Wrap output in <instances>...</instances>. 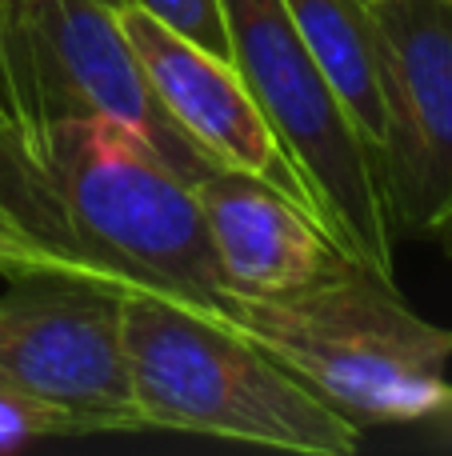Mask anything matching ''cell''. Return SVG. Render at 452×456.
I'll use <instances>...</instances> for the list:
<instances>
[{"mask_svg": "<svg viewBox=\"0 0 452 456\" xmlns=\"http://www.w3.org/2000/svg\"><path fill=\"white\" fill-rule=\"evenodd\" d=\"M4 4H12V0H0V8H4Z\"/></svg>", "mask_w": 452, "mask_h": 456, "instance_id": "9a60e30c", "label": "cell"}, {"mask_svg": "<svg viewBox=\"0 0 452 456\" xmlns=\"http://www.w3.org/2000/svg\"><path fill=\"white\" fill-rule=\"evenodd\" d=\"M229 329L357 425L424 420L452 401V329L413 313L397 276L357 256H341L293 292H232Z\"/></svg>", "mask_w": 452, "mask_h": 456, "instance_id": "7a4b0ae2", "label": "cell"}, {"mask_svg": "<svg viewBox=\"0 0 452 456\" xmlns=\"http://www.w3.org/2000/svg\"><path fill=\"white\" fill-rule=\"evenodd\" d=\"M85 273H32L0 297V377L69 409L88 433H136L125 361V297Z\"/></svg>", "mask_w": 452, "mask_h": 456, "instance_id": "8992f818", "label": "cell"}, {"mask_svg": "<svg viewBox=\"0 0 452 456\" xmlns=\"http://www.w3.org/2000/svg\"><path fill=\"white\" fill-rule=\"evenodd\" d=\"M381 48L376 181L392 228L429 236L452 213V0H368Z\"/></svg>", "mask_w": 452, "mask_h": 456, "instance_id": "52a82bcc", "label": "cell"}, {"mask_svg": "<svg viewBox=\"0 0 452 456\" xmlns=\"http://www.w3.org/2000/svg\"><path fill=\"white\" fill-rule=\"evenodd\" d=\"M125 361L141 428L197 433L304 456H349L360 425L296 380L285 364L205 313L125 297Z\"/></svg>", "mask_w": 452, "mask_h": 456, "instance_id": "3957f363", "label": "cell"}, {"mask_svg": "<svg viewBox=\"0 0 452 456\" xmlns=\"http://www.w3.org/2000/svg\"><path fill=\"white\" fill-rule=\"evenodd\" d=\"M229 61L269 117L277 141L309 181L317 221L336 248L397 276V228L373 152L352 128L333 80L304 45L285 0H216Z\"/></svg>", "mask_w": 452, "mask_h": 456, "instance_id": "277c9868", "label": "cell"}, {"mask_svg": "<svg viewBox=\"0 0 452 456\" xmlns=\"http://www.w3.org/2000/svg\"><path fill=\"white\" fill-rule=\"evenodd\" d=\"M48 436H88V428L69 409H56L0 377V449H20L32 441H48Z\"/></svg>", "mask_w": 452, "mask_h": 456, "instance_id": "8fae6325", "label": "cell"}, {"mask_svg": "<svg viewBox=\"0 0 452 456\" xmlns=\"http://www.w3.org/2000/svg\"><path fill=\"white\" fill-rule=\"evenodd\" d=\"M32 273H80V268H72L64 256L44 248L12 213L0 208V276L4 281H20V276H32Z\"/></svg>", "mask_w": 452, "mask_h": 456, "instance_id": "4fadbf2b", "label": "cell"}, {"mask_svg": "<svg viewBox=\"0 0 452 456\" xmlns=\"http://www.w3.org/2000/svg\"><path fill=\"white\" fill-rule=\"evenodd\" d=\"M117 20L128 48L141 61V72L157 104L168 112V120L181 128L184 141L200 157L213 165L245 168V173L261 176L317 216L309 181L293 165L285 144L277 141L269 117L240 80L237 64L192 45L184 32H176L173 24L152 16L136 0H120Z\"/></svg>", "mask_w": 452, "mask_h": 456, "instance_id": "ba28073f", "label": "cell"}, {"mask_svg": "<svg viewBox=\"0 0 452 456\" xmlns=\"http://www.w3.org/2000/svg\"><path fill=\"white\" fill-rule=\"evenodd\" d=\"M192 192L205 213L221 281L237 297L293 292L349 256L309 208L245 168H208L192 181Z\"/></svg>", "mask_w": 452, "mask_h": 456, "instance_id": "9c48e42d", "label": "cell"}, {"mask_svg": "<svg viewBox=\"0 0 452 456\" xmlns=\"http://www.w3.org/2000/svg\"><path fill=\"white\" fill-rule=\"evenodd\" d=\"M136 4H144L152 16H160L176 32H184L192 45L229 61V32H224L216 0H136Z\"/></svg>", "mask_w": 452, "mask_h": 456, "instance_id": "7c38bea8", "label": "cell"}, {"mask_svg": "<svg viewBox=\"0 0 452 456\" xmlns=\"http://www.w3.org/2000/svg\"><path fill=\"white\" fill-rule=\"evenodd\" d=\"M0 208L88 276L229 324V300L192 181L112 117H0Z\"/></svg>", "mask_w": 452, "mask_h": 456, "instance_id": "6da1fadb", "label": "cell"}, {"mask_svg": "<svg viewBox=\"0 0 452 456\" xmlns=\"http://www.w3.org/2000/svg\"><path fill=\"white\" fill-rule=\"evenodd\" d=\"M432 240H437L440 244V248H445L448 252V256H452V213L445 216V221H440L437 224V232H432Z\"/></svg>", "mask_w": 452, "mask_h": 456, "instance_id": "5bb4252c", "label": "cell"}, {"mask_svg": "<svg viewBox=\"0 0 452 456\" xmlns=\"http://www.w3.org/2000/svg\"><path fill=\"white\" fill-rule=\"evenodd\" d=\"M120 0H12L0 8V117H112L141 128L176 173L216 168L157 104L117 20Z\"/></svg>", "mask_w": 452, "mask_h": 456, "instance_id": "5b68a950", "label": "cell"}, {"mask_svg": "<svg viewBox=\"0 0 452 456\" xmlns=\"http://www.w3.org/2000/svg\"><path fill=\"white\" fill-rule=\"evenodd\" d=\"M285 4L376 165V149L384 141V96L381 48L368 0H285Z\"/></svg>", "mask_w": 452, "mask_h": 456, "instance_id": "30bf717a", "label": "cell"}]
</instances>
